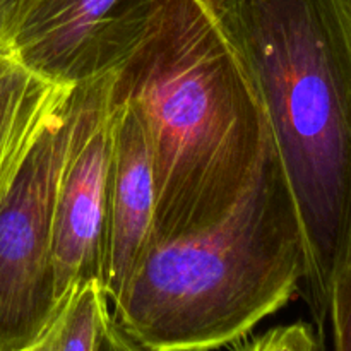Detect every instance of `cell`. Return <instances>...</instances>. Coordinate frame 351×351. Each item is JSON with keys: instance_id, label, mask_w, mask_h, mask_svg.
Returning a JSON list of instances; mask_svg holds the SVG:
<instances>
[{"instance_id": "14", "label": "cell", "mask_w": 351, "mask_h": 351, "mask_svg": "<svg viewBox=\"0 0 351 351\" xmlns=\"http://www.w3.org/2000/svg\"><path fill=\"white\" fill-rule=\"evenodd\" d=\"M348 2H350V7H351V0H348Z\"/></svg>"}, {"instance_id": "5", "label": "cell", "mask_w": 351, "mask_h": 351, "mask_svg": "<svg viewBox=\"0 0 351 351\" xmlns=\"http://www.w3.org/2000/svg\"><path fill=\"white\" fill-rule=\"evenodd\" d=\"M112 75L75 86V120L53 204L55 291L62 305L88 281L101 283L103 225L112 132Z\"/></svg>"}, {"instance_id": "13", "label": "cell", "mask_w": 351, "mask_h": 351, "mask_svg": "<svg viewBox=\"0 0 351 351\" xmlns=\"http://www.w3.org/2000/svg\"><path fill=\"white\" fill-rule=\"evenodd\" d=\"M95 351H154L137 339H134L129 332L123 331L112 317V312L106 315L105 322L99 331L98 343Z\"/></svg>"}, {"instance_id": "9", "label": "cell", "mask_w": 351, "mask_h": 351, "mask_svg": "<svg viewBox=\"0 0 351 351\" xmlns=\"http://www.w3.org/2000/svg\"><path fill=\"white\" fill-rule=\"evenodd\" d=\"M108 314V297L101 283L88 281L72 291L60 314L33 351H95Z\"/></svg>"}, {"instance_id": "12", "label": "cell", "mask_w": 351, "mask_h": 351, "mask_svg": "<svg viewBox=\"0 0 351 351\" xmlns=\"http://www.w3.org/2000/svg\"><path fill=\"white\" fill-rule=\"evenodd\" d=\"M40 0H0V51L9 53L16 34Z\"/></svg>"}, {"instance_id": "11", "label": "cell", "mask_w": 351, "mask_h": 351, "mask_svg": "<svg viewBox=\"0 0 351 351\" xmlns=\"http://www.w3.org/2000/svg\"><path fill=\"white\" fill-rule=\"evenodd\" d=\"M233 351H321L314 331L305 322L278 326L247 341L233 343Z\"/></svg>"}, {"instance_id": "1", "label": "cell", "mask_w": 351, "mask_h": 351, "mask_svg": "<svg viewBox=\"0 0 351 351\" xmlns=\"http://www.w3.org/2000/svg\"><path fill=\"white\" fill-rule=\"evenodd\" d=\"M149 141L153 245L209 228L252 189L271 149L266 113L208 0H156L139 47L113 71Z\"/></svg>"}, {"instance_id": "10", "label": "cell", "mask_w": 351, "mask_h": 351, "mask_svg": "<svg viewBox=\"0 0 351 351\" xmlns=\"http://www.w3.org/2000/svg\"><path fill=\"white\" fill-rule=\"evenodd\" d=\"M326 322L331 328L332 351H351V257L332 283Z\"/></svg>"}, {"instance_id": "8", "label": "cell", "mask_w": 351, "mask_h": 351, "mask_svg": "<svg viewBox=\"0 0 351 351\" xmlns=\"http://www.w3.org/2000/svg\"><path fill=\"white\" fill-rule=\"evenodd\" d=\"M74 88L58 84L12 53L0 51V201Z\"/></svg>"}, {"instance_id": "6", "label": "cell", "mask_w": 351, "mask_h": 351, "mask_svg": "<svg viewBox=\"0 0 351 351\" xmlns=\"http://www.w3.org/2000/svg\"><path fill=\"white\" fill-rule=\"evenodd\" d=\"M156 0H40L9 53L38 74L79 86L117 71L139 47Z\"/></svg>"}, {"instance_id": "3", "label": "cell", "mask_w": 351, "mask_h": 351, "mask_svg": "<svg viewBox=\"0 0 351 351\" xmlns=\"http://www.w3.org/2000/svg\"><path fill=\"white\" fill-rule=\"evenodd\" d=\"M305 278V242L273 143L252 189L209 228L156 243L112 300V317L154 351L233 345Z\"/></svg>"}, {"instance_id": "2", "label": "cell", "mask_w": 351, "mask_h": 351, "mask_svg": "<svg viewBox=\"0 0 351 351\" xmlns=\"http://www.w3.org/2000/svg\"><path fill=\"white\" fill-rule=\"evenodd\" d=\"M257 89L305 242L319 328L351 257L348 0H208Z\"/></svg>"}, {"instance_id": "7", "label": "cell", "mask_w": 351, "mask_h": 351, "mask_svg": "<svg viewBox=\"0 0 351 351\" xmlns=\"http://www.w3.org/2000/svg\"><path fill=\"white\" fill-rule=\"evenodd\" d=\"M110 153L103 225L101 287L108 302L122 291L153 247L154 175L146 130L129 105L110 103Z\"/></svg>"}, {"instance_id": "4", "label": "cell", "mask_w": 351, "mask_h": 351, "mask_svg": "<svg viewBox=\"0 0 351 351\" xmlns=\"http://www.w3.org/2000/svg\"><path fill=\"white\" fill-rule=\"evenodd\" d=\"M75 88L0 201V351H33L64 308L55 291L53 204Z\"/></svg>"}]
</instances>
